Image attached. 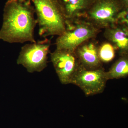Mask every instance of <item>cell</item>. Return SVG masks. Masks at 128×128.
<instances>
[{
    "mask_svg": "<svg viewBox=\"0 0 128 128\" xmlns=\"http://www.w3.org/2000/svg\"><path fill=\"white\" fill-rule=\"evenodd\" d=\"M35 14L31 0H8L4 7L0 40L10 44L36 42Z\"/></svg>",
    "mask_w": 128,
    "mask_h": 128,
    "instance_id": "1",
    "label": "cell"
},
{
    "mask_svg": "<svg viewBox=\"0 0 128 128\" xmlns=\"http://www.w3.org/2000/svg\"><path fill=\"white\" fill-rule=\"evenodd\" d=\"M31 1L34 7L40 36H58L65 32L66 20L56 0Z\"/></svg>",
    "mask_w": 128,
    "mask_h": 128,
    "instance_id": "2",
    "label": "cell"
},
{
    "mask_svg": "<svg viewBox=\"0 0 128 128\" xmlns=\"http://www.w3.org/2000/svg\"><path fill=\"white\" fill-rule=\"evenodd\" d=\"M101 31L84 18L67 21L65 31L56 38V48L75 51L85 41L96 38Z\"/></svg>",
    "mask_w": 128,
    "mask_h": 128,
    "instance_id": "3",
    "label": "cell"
},
{
    "mask_svg": "<svg viewBox=\"0 0 128 128\" xmlns=\"http://www.w3.org/2000/svg\"><path fill=\"white\" fill-rule=\"evenodd\" d=\"M25 44L21 48L17 64L22 65L28 72H41L47 67L51 40L47 38Z\"/></svg>",
    "mask_w": 128,
    "mask_h": 128,
    "instance_id": "4",
    "label": "cell"
},
{
    "mask_svg": "<svg viewBox=\"0 0 128 128\" xmlns=\"http://www.w3.org/2000/svg\"><path fill=\"white\" fill-rule=\"evenodd\" d=\"M123 8L118 0H94L84 18L98 29H105L115 25Z\"/></svg>",
    "mask_w": 128,
    "mask_h": 128,
    "instance_id": "5",
    "label": "cell"
},
{
    "mask_svg": "<svg viewBox=\"0 0 128 128\" xmlns=\"http://www.w3.org/2000/svg\"><path fill=\"white\" fill-rule=\"evenodd\" d=\"M108 80L103 67L87 70L80 66L70 83L80 87L86 96H91L102 93Z\"/></svg>",
    "mask_w": 128,
    "mask_h": 128,
    "instance_id": "6",
    "label": "cell"
},
{
    "mask_svg": "<svg viewBox=\"0 0 128 128\" xmlns=\"http://www.w3.org/2000/svg\"><path fill=\"white\" fill-rule=\"evenodd\" d=\"M50 57L60 82L64 84H70L80 66L75 51L56 48L50 53Z\"/></svg>",
    "mask_w": 128,
    "mask_h": 128,
    "instance_id": "7",
    "label": "cell"
},
{
    "mask_svg": "<svg viewBox=\"0 0 128 128\" xmlns=\"http://www.w3.org/2000/svg\"><path fill=\"white\" fill-rule=\"evenodd\" d=\"M95 38L85 41L74 51L80 66L87 70H95L102 67V63L98 56L99 44Z\"/></svg>",
    "mask_w": 128,
    "mask_h": 128,
    "instance_id": "8",
    "label": "cell"
},
{
    "mask_svg": "<svg viewBox=\"0 0 128 128\" xmlns=\"http://www.w3.org/2000/svg\"><path fill=\"white\" fill-rule=\"evenodd\" d=\"M104 29V36L120 55H128V26L114 25Z\"/></svg>",
    "mask_w": 128,
    "mask_h": 128,
    "instance_id": "9",
    "label": "cell"
},
{
    "mask_svg": "<svg viewBox=\"0 0 128 128\" xmlns=\"http://www.w3.org/2000/svg\"><path fill=\"white\" fill-rule=\"evenodd\" d=\"M67 21L84 18L94 0H56Z\"/></svg>",
    "mask_w": 128,
    "mask_h": 128,
    "instance_id": "10",
    "label": "cell"
},
{
    "mask_svg": "<svg viewBox=\"0 0 128 128\" xmlns=\"http://www.w3.org/2000/svg\"><path fill=\"white\" fill-rule=\"evenodd\" d=\"M108 80L125 78L128 76V55L120 56V57L106 72Z\"/></svg>",
    "mask_w": 128,
    "mask_h": 128,
    "instance_id": "11",
    "label": "cell"
},
{
    "mask_svg": "<svg viewBox=\"0 0 128 128\" xmlns=\"http://www.w3.org/2000/svg\"><path fill=\"white\" fill-rule=\"evenodd\" d=\"M116 50L108 41L103 42L98 45V54L102 62L107 63L113 60L116 55Z\"/></svg>",
    "mask_w": 128,
    "mask_h": 128,
    "instance_id": "12",
    "label": "cell"
},
{
    "mask_svg": "<svg viewBox=\"0 0 128 128\" xmlns=\"http://www.w3.org/2000/svg\"><path fill=\"white\" fill-rule=\"evenodd\" d=\"M115 25L128 26V8H122L117 15Z\"/></svg>",
    "mask_w": 128,
    "mask_h": 128,
    "instance_id": "13",
    "label": "cell"
},
{
    "mask_svg": "<svg viewBox=\"0 0 128 128\" xmlns=\"http://www.w3.org/2000/svg\"><path fill=\"white\" fill-rule=\"evenodd\" d=\"M124 8H128V0H118Z\"/></svg>",
    "mask_w": 128,
    "mask_h": 128,
    "instance_id": "14",
    "label": "cell"
}]
</instances>
